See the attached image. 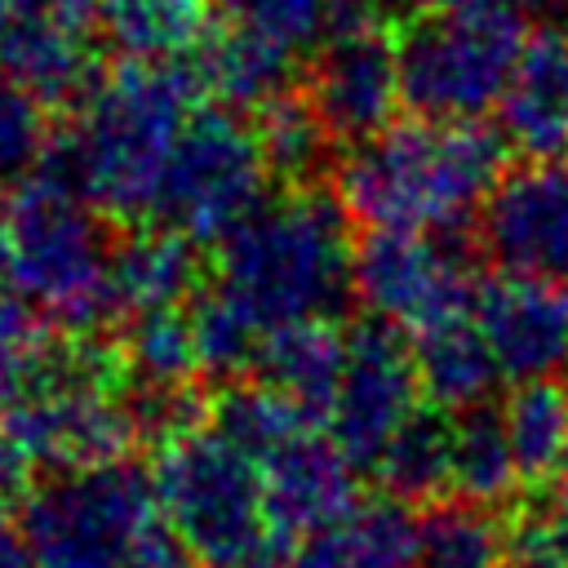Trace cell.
<instances>
[{
    "mask_svg": "<svg viewBox=\"0 0 568 568\" xmlns=\"http://www.w3.org/2000/svg\"><path fill=\"white\" fill-rule=\"evenodd\" d=\"M120 351L93 337H53V324L0 293V488L124 457L133 422L120 390Z\"/></svg>",
    "mask_w": 568,
    "mask_h": 568,
    "instance_id": "obj_1",
    "label": "cell"
},
{
    "mask_svg": "<svg viewBox=\"0 0 568 568\" xmlns=\"http://www.w3.org/2000/svg\"><path fill=\"white\" fill-rule=\"evenodd\" d=\"M195 93L182 58H120L75 98V120L49 138L40 173L84 195L102 217H151Z\"/></svg>",
    "mask_w": 568,
    "mask_h": 568,
    "instance_id": "obj_2",
    "label": "cell"
},
{
    "mask_svg": "<svg viewBox=\"0 0 568 568\" xmlns=\"http://www.w3.org/2000/svg\"><path fill=\"white\" fill-rule=\"evenodd\" d=\"M506 142L479 120H413L386 124L355 142L337 169L346 217L368 231L448 235L479 217L501 178Z\"/></svg>",
    "mask_w": 568,
    "mask_h": 568,
    "instance_id": "obj_3",
    "label": "cell"
},
{
    "mask_svg": "<svg viewBox=\"0 0 568 568\" xmlns=\"http://www.w3.org/2000/svg\"><path fill=\"white\" fill-rule=\"evenodd\" d=\"M351 257L342 200L297 186L222 240L217 293L266 337L288 324L333 320L355 297Z\"/></svg>",
    "mask_w": 568,
    "mask_h": 568,
    "instance_id": "obj_4",
    "label": "cell"
},
{
    "mask_svg": "<svg viewBox=\"0 0 568 568\" xmlns=\"http://www.w3.org/2000/svg\"><path fill=\"white\" fill-rule=\"evenodd\" d=\"M111 244L102 213L84 195L36 173L0 200V293L62 333L89 337L120 315Z\"/></svg>",
    "mask_w": 568,
    "mask_h": 568,
    "instance_id": "obj_5",
    "label": "cell"
},
{
    "mask_svg": "<svg viewBox=\"0 0 568 568\" xmlns=\"http://www.w3.org/2000/svg\"><path fill=\"white\" fill-rule=\"evenodd\" d=\"M164 524L204 568H284L288 541L266 515L262 466L217 426H191L155 453Z\"/></svg>",
    "mask_w": 568,
    "mask_h": 568,
    "instance_id": "obj_6",
    "label": "cell"
},
{
    "mask_svg": "<svg viewBox=\"0 0 568 568\" xmlns=\"http://www.w3.org/2000/svg\"><path fill=\"white\" fill-rule=\"evenodd\" d=\"M18 524L40 568H129L164 515L151 470L106 457L40 475Z\"/></svg>",
    "mask_w": 568,
    "mask_h": 568,
    "instance_id": "obj_7",
    "label": "cell"
},
{
    "mask_svg": "<svg viewBox=\"0 0 568 568\" xmlns=\"http://www.w3.org/2000/svg\"><path fill=\"white\" fill-rule=\"evenodd\" d=\"M524 49L519 9H430L395 40L399 98L422 120H479Z\"/></svg>",
    "mask_w": 568,
    "mask_h": 568,
    "instance_id": "obj_8",
    "label": "cell"
},
{
    "mask_svg": "<svg viewBox=\"0 0 568 568\" xmlns=\"http://www.w3.org/2000/svg\"><path fill=\"white\" fill-rule=\"evenodd\" d=\"M271 164L262 155L257 129L226 106L191 111L155 200V217L195 244H222L244 226L271 191Z\"/></svg>",
    "mask_w": 568,
    "mask_h": 568,
    "instance_id": "obj_9",
    "label": "cell"
},
{
    "mask_svg": "<svg viewBox=\"0 0 568 568\" xmlns=\"http://www.w3.org/2000/svg\"><path fill=\"white\" fill-rule=\"evenodd\" d=\"M351 288L373 320L408 333L475 315L479 297L470 262L430 231H368L351 257Z\"/></svg>",
    "mask_w": 568,
    "mask_h": 568,
    "instance_id": "obj_10",
    "label": "cell"
},
{
    "mask_svg": "<svg viewBox=\"0 0 568 568\" xmlns=\"http://www.w3.org/2000/svg\"><path fill=\"white\" fill-rule=\"evenodd\" d=\"M417 395L413 346L399 342V328L368 315L346 328V355L324 408V430L355 470H373L395 430L417 413Z\"/></svg>",
    "mask_w": 568,
    "mask_h": 568,
    "instance_id": "obj_11",
    "label": "cell"
},
{
    "mask_svg": "<svg viewBox=\"0 0 568 568\" xmlns=\"http://www.w3.org/2000/svg\"><path fill=\"white\" fill-rule=\"evenodd\" d=\"M479 248L501 275L568 284V155L497 178L479 209Z\"/></svg>",
    "mask_w": 568,
    "mask_h": 568,
    "instance_id": "obj_12",
    "label": "cell"
},
{
    "mask_svg": "<svg viewBox=\"0 0 568 568\" xmlns=\"http://www.w3.org/2000/svg\"><path fill=\"white\" fill-rule=\"evenodd\" d=\"M302 98L333 142H364L395 120L399 62L390 31H328L315 44Z\"/></svg>",
    "mask_w": 568,
    "mask_h": 568,
    "instance_id": "obj_13",
    "label": "cell"
},
{
    "mask_svg": "<svg viewBox=\"0 0 568 568\" xmlns=\"http://www.w3.org/2000/svg\"><path fill=\"white\" fill-rule=\"evenodd\" d=\"M98 0H18L0 27V71L40 102H75L98 75Z\"/></svg>",
    "mask_w": 568,
    "mask_h": 568,
    "instance_id": "obj_14",
    "label": "cell"
},
{
    "mask_svg": "<svg viewBox=\"0 0 568 568\" xmlns=\"http://www.w3.org/2000/svg\"><path fill=\"white\" fill-rule=\"evenodd\" d=\"M475 324L506 382L559 377L568 368V284L501 275L479 288Z\"/></svg>",
    "mask_w": 568,
    "mask_h": 568,
    "instance_id": "obj_15",
    "label": "cell"
},
{
    "mask_svg": "<svg viewBox=\"0 0 568 568\" xmlns=\"http://www.w3.org/2000/svg\"><path fill=\"white\" fill-rule=\"evenodd\" d=\"M257 466H262V488H266V515L288 546L328 528L359 501L355 466L324 426L297 430L275 453H266Z\"/></svg>",
    "mask_w": 568,
    "mask_h": 568,
    "instance_id": "obj_16",
    "label": "cell"
},
{
    "mask_svg": "<svg viewBox=\"0 0 568 568\" xmlns=\"http://www.w3.org/2000/svg\"><path fill=\"white\" fill-rule=\"evenodd\" d=\"M497 133L528 160L568 155V27L524 36L497 102Z\"/></svg>",
    "mask_w": 568,
    "mask_h": 568,
    "instance_id": "obj_17",
    "label": "cell"
},
{
    "mask_svg": "<svg viewBox=\"0 0 568 568\" xmlns=\"http://www.w3.org/2000/svg\"><path fill=\"white\" fill-rule=\"evenodd\" d=\"M182 62H186L195 89L204 98H213V106H226L240 115H257L262 106L284 98L288 80H293V53L288 49L257 40L248 31H235V27L204 36Z\"/></svg>",
    "mask_w": 568,
    "mask_h": 568,
    "instance_id": "obj_18",
    "label": "cell"
},
{
    "mask_svg": "<svg viewBox=\"0 0 568 568\" xmlns=\"http://www.w3.org/2000/svg\"><path fill=\"white\" fill-rule=\"evenodd\" d=\"M200 288V248L173 226H138L111 244V293L120 315L191 306Z\"/></svg>",
    "mask_w": 568,
    "mask_h": 568,
    "instance_id": "obj_19",
    "label": "cell"
},
{
    "mask_svg": "<svg viewBox=\"0 0 568 568\" xmlns=\"http://www.w3.org/2000/svg\"><path fill=\"white\" fill-rule=\"evenodd\" d=\"M413 368H417L422 395L444 413L484 408L501 382V368L475 315H457L426 333H413Z\"/></svg>",
    "mask_w": 568,
    "mask_h": 568,
    "instance_id": "obj_20",
    "label": "cell"
},
{
    "mask_svg": "<svg viewBox=\"0 0 568 568\" xmlns=\"http://www.w3.org/2000/svg\"><path fill=\"white\" fill-rule=\"evenodd\" d=\"M342 355H346V333H337L333 320H306L266 333L253 373L275 390H284L288 399H297L324 426V408L333 399Z\"/></svg>",
    "mask_w": 568,
    "mask_h": 568,
    "instance_id": "obj_21",
    "label": "cell"
},
{
    "mask_svg": "<svg viewBox=\"0 0 568 568\" xmlns=\"http://www.w3.org/2000/svg\"><path fill=\"white\" fill-rule=\"evenodd\" d=\"M98 22L124 58L178 62L209 31V0H98Z\"/></svg>",
    "mask_w": 568,
    "mask_h": 568,
    "instance_id": "obj_22",
    "label": "cell"
},
{
    "mask_svg": "<svg viewBox=\"0 0 568 568\" xmlns=\"http://www.w3.org/2000/svg\"><path fill=\"white\" fill-rule=\"evenodd\" d=\"M510 532L479 501H430L417 519L413 568H506Z\"/></svg>",
    "mask_w": 568,
    "mask_h": 568,
    "instance_id": "obj_23",
    "label": "cell"
},
{
    "mask_svg": "<svg viewBox=\"0 0 568 568\" xmlns=\"http://www.w3.org/2000/svg\"><path fill=\"white\" fill-rule=\"evenodd\" d=\"M373 475L399 501H435L453 488V413L417 408L382 448Z\"/></svg>",
    "mask_w": 568,
    "mask_h": 568,
    "instance_id": "obj_24",
    "label": "cell"
},
{
    "mask_svg": "<svg viewBox=\"0 0 568 568\" xmlns=\"http://www.w3.org/2000/svg\"><path fill=\"white\" fill-rule=\"evenodd\" d=\"M501 422L524 484L555 479L568 457V382L564 377L515 382L510 399L501 404Z\"/></svg>",
    "mask_w": 568,
    "mask_h": 568,
    "instance_id": "obj_25",
    "label": "cell"
},
{
    "mask_svg": "<svg viewBox=\"0 0 568 568\" xmlns=\"http://www.w3.org/2000/svg\"><path fill=\"white\" fill-rule=\"evenodd\" d=\"M524 484L519 462L506 439L501 408H466L453 413V493L462 501L501 506Z\"/></svg>",
    "mask_w": 568,
    "mask_h": 568,
    "instance_id": "obj_26",
    "label": "cell"
},
{
    "mask_svg": "<svg viewBox=\"0 0 568 568\" xmlns=\"http://www.w3.org/2000/svg\"><path fill=\"white\" fill-rule=\"evenodd\" d=\"M115 351H120V364H124V382L186 386L200 373L191 306H155V311L124 315V333H120Z\"/></svg>",
    "mask_w": 568,
    "mask_h": 568,
    "instance_id": "obj_27",
    "label": "cell"
},
{
    "mask_svg": "<svg viewBox=\"0 0 568 568\" xmlns=\"http://www.w3.org/2000/svg\"><path fill=\"white\" fill-rule=\"evenodd\" d=\"M213 426L240 444L253 462H262L266 453H275L284 439H293L306 426H320L297 399H288L284 390H275L271 382H226V390L213 399Z\"/></svg>",
    "mask_w": 568,
    "mask_h": 568,
    "instance_id": "obj_28",
    "label": "cell"
},
{
    "mask_svg": "<svg viewBox=\"0 0 568 568\" xmlns=\"http://www.w3.org/2000/svg\"><path fill=\"white\" fill-rule=\"evenodd\" d=\"M257 142L262 155L271 164V178L284 186H315V178L328 164V129L320 124V115L311 111V102L302 93H284L271 106L257 111Z\"/></svg>",
    "mask_w": 568,
    "mask_h": 568,
    "instance_id": "obj_29",
    "label": "cell"
},
{
    "mask_svg": "<svg viewBox=\"0 0 568 568\" xmlns=\"http://www.w3.org/2000/svg\"><path fill=\"white\" fill-rule=\"evenodd\" d=\"M191 333H195L200 373H209L217 382H240L257 368L262 333L217 288L191 302Z\"/></svg>",
    "mask_w": 568,
    "mask_h": 568,
    "instance_id": "obj_30",
    "label": "cell"
},
{
    "mask_svg": "<svg viewBox=\"0 0 568 568\" xmlns=\"http://www.w3.org/2000/svg\"><path fill=\"white\" fill-rule=\"evenodd\" d=\"M49 138L44 102L9 71H0V200L40 173Z\"/></svg>",
    "mask_w": 568,
    "mask_h": 568,
    "instance_id": "obj_31",
    "label": "cell"
},
{
    "mask_svg": "<svg viewBox=\"0 0 568 568\" xmlns=\"http://www.w3.org/2000/svg\"><path fill=\"white\" fill-rule=\"evenodd\" d=\"M226 27L271 40L288 53H302L324 40L333 0H213Z\"/></svg>",
    "mask_w": 568,
    "mask_h": 568,
    "instance_id": "obj_32",
    "label": "cell"
},
{
    "mask_svg": "<svg viewBox=\"0 0 568 568\" xmlns=\"http://www.w3.org/2000/svg\"><path fill=\"white\" fill-rule=\"evenodd\" d=\"M506 532V568H568V515L559 506H528Z\"/></svg>",
    "mask_w": 568,
    "mask_h": 568,
    "instance_id": "obj_33",
    "label": "cell"
},
{
    "mask_svg": "<svg viewBox=\"0 0 568 568\" xmlns=\"http://www.w3.org/2000/svg\"><path fill=\"white\" fill-rule=\"evenodd\" d=\"M0 568H40L31 546H27V537H22L18 515L4 501V488H0Z\"/></svg>",
    "mask_w": 568,
    "mask_h": 568,
    "instance_id": "obj_34",
    "label": "cell"
},
{
    "mask_svg": "<svg viewBox=\"0 0 568 568\" xmlns=\"http://www.w3.org/2000/svg\"><path fill=\"white\" fill-rule=\"evenodd\" d=\"M426 9H519V0H417Z\"/></svg>",
    "mask_w": 568,
    "mask_h": 568,
    "instance_id": "obj_35",
    "label": "cell"
},
{
    "mask_svg": "<svg viewBox=\"0 0 568 568\" xmlns=\"http://www.w3.org/2000/svg\"><path fill=\"white\" fill-rule=\"evenodd\" d=\"M555 506L568 515V457H564V466H559V475H555Z\"/></svg>",
    "mask_w": 568,
    "mask_h": 568,
    "instance_id": "obj_36",
    "label": "cell"
},
{
    "mask_svg": "<svg viewBox=\"0 0 568 568\" xmlns=\"http://www.w3.org/2000/svg\"><path fill=\"white\" fill-rule=\"evenodd\" d=\"M13 9H18V0H0V27L9 22V13H13Z\"/></svg>",
    "mask_w": 568,
    "mask_h": 568,
    "instance_id": "obj_37",
    "label": "cell"
},
{
    "mask_svg": "<svg viewBox=\"0 0 568 568\" xmlns=\"http://www.w3.org/2000/svg\"><path fill=\"white\" fill-rule=\"evenodd\" d=\"M564 9H568V0H564Z\"/></svg>",
    "mask_w": 568,
    "mask_h": 568,
    "instance_id": "obj_38",
    "label": "cell"
}]
</instances>
